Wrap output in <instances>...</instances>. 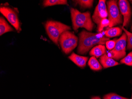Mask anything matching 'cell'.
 Masks as SVG:
<instances>
[{"label":"cell","instance_id":"1","mask_svg":"<svg viewBox=\"0 0 132 99\" xmlns=\"http://www.w3.org/2000/svg\"><path fill=\"white\" fill-rule=\"evenodd\" d=\"M104 33H94L83 30L79 34L78 53L86 54L94 46L97 44L104 45L110 39L104 35Z\"/></svg>","mask_w":132,"mask_h":99},{"label":"cell","instance_id":"2","mask_svg":"<svg viewBox=\"0 0 132 99\" xmlns=\"http://www.w3.org/2000/svg\"><path fill=\"white\" fill-rule=\"evenodd\" d=\"M70 11L72 28L75 31L79 28H84L90 32L93 30L95 25L92 22L89 12L81 13L73 8L70 9Z\"/></svg>","mask_w":132,"mask_h":99},{"label":"cell","instance_id":"3","mask_svg":"<svg viewBox=\"0 0 132 99\" xmlns=\"http://www.w3.org/2000/svg\"><path fill=\"white\" fill-rule=\"evenodd\" d=\"M45 29L47 35L51 40L59 46V39L62 33L71 29L70 27L59 21L49 20L45 24Z\"/></svg>","mask_w":132,"mask_h":99},{"label":"cell","instance_id":"4","mask_svg":"<svg viewBox=\"0 0 132 99\" xmlns=\"http://www.w3.org/2000/svg\"><path fill=\"white\" fill-rule=\"evenodd\" d=\"M0 12L15 28L17 32H20L21 31V24L18 16L19 11L18 9L10 6L9 4H1Z\"/></svg>","mask_w":132,"mask_h":99},{"label":"cell","instance_id":"5","mask_svg":"<svg viewBox=\"0 0 132 99\" xmlns=\"http://www.w3.org/2000/svg\"><path fill=\"white\" fill-rule=\"evenodd\" d=\"M59 41L62 50L66 54H68L77 47L78 38L74 33L67 31L61 34Z\"/></svg>","mask_w":132,"mask_h":99},{"label":"cell","instance_id":"6","mask_svg":"<svg viewBox=\"0 0 132 99\" xmlns=\"http://www.w3.org/2000/svg\"><path fill=\"white\" fill-rule=\"evenodd\" d=\"M108 13L110 22L109 28L123 23L122 16L119 8L118 6L117 1L110 0L107 2Z\"/></svg>","mask_w":132,"mask_h":99},{"label":"cell","instance_id":"7","mask_svg":"<svg viewBox=\"0 0 132 99\" xmlns=\"http://www.w3.org/2000/svg\"><path fill=\"white\" fill-rule=\"evenodd\" d=\"M127 38L126 34L123 33L120 37L117 39L114 48L107 54L108 56L117 60L123 58L126 55Z\"/></svg>","mask_w":132,"mask_h":99},{"label":"cell","instance_id":"8","mask_svg":"<svg viewBox=\"0 0 132 99\" xmlns=\"http://www.w3.org/2000/svg\"><path fill=\"white\" fill-rule=\"evenodd\" d=\"M105 0L99 1L97 5L96 6L92 16L93 22L97 25V27L100 25L102 20L106 18L108 16V10Z\"/></svg>","mask_w":132,"mask_h":99},{"label":"cell","instance_id":"9","mask_svg":"<svg viewBox=\"0 0 132 99\" xmlns=\"http://www.w3.org/2000/svg\"><path fill=\"white\" fill-rule=\"evenodd\" d=\"M118 6L121 14L123 17V27H127L130 22L132 14L129 1L127 0L119 1Z\"/></svg>","mask_w":132,"mask_h":99},{"label":"cell","instance_id":"10","mask_svg":"<svg viewBox=\"0 0 132 99\" xmlns=\"http://www.w3.org/2000/svg\"><path fill=\"white\" fill-rule=\"evenodd\" d=\"M69 58L74 62L77 66L81 68L86 67L87 62L88 59V57L81 56L72 53L69 57Z\"/></svg>","mask_w":132,"mask_h":99},{"label":"cell","instance_id":"11","mask_svg":"<svg viewBox=\"0 0 132 99\" xmlns=\"http://www.w3.org/2000/svg\"><path fill=\"white\" fill-rule=\"evenodd\" d=\"M100 63L104 68L113 67L119 65V63L114 59L108 56L107 54H105L101 56L100 59Z\"/></svg>","mask_w":132,"mask_h":99},{"label":"cell","instance_id":"12","mask_svg":"<svg viewBox=\"0 0 132 99\" xmlns=\"http://www.w3.org/2000/svg\"><path fill=\"white\" fill-rule=\"evenodd\" d=\"M106 49L105 46L102 44H98L92 49L89 52V54L96 58H98L106 54Z\"/></svg>","mask_w":132,"mask_h":99},{"label":"cell","instance_id":"13","mask_svg":"<svg viewBox=\"0 0 132 99\" xmlns=\"http://www.w3.org/2000/svg\"><path fill=\"white\" fill-rule=\"evenodd\" d=\"M14 29L8 24L2 16L0 18V35L9 32H13Z\"/></svg>","mask_w":132,"mask_h":99},{"label":"cell","instance_id":"14","mask_svg":"<svg viewBox=\"0 0 132 99\" xmlns=\"http://www.w3.org/2000/svg\"><path fill=\"white\" fill-rule=\"evenodd\" d=\"M106 37L112 38L120 35L122 33V30L119 27H113L104 32Z\"/></svg>","mask_w":132,"mask_h":99},{"label":"cell","instance_id":"15","mask_svg":"<svg viewBox=\"0 0 132 99\" xmlns=\"http://www.w3.org/2000/svg\"><path fill=\"white\" fill-rule=\"evenodd\" d=\"M88 65L92 70L96 71L101 70L103 68L95 56H92L90 58L88 61Z\"/></svg>","mask_w":132,"mask_h":99},{"label":"cell","instance_id":"16","mask_svg":"<svg viewBox=\"0 0 132 99\" xmlns=\"http://www.w3.org/2000/svg\"><path fill=\"white\" fill-rule=\"evenodd\" d=\"M44 7L57 5H66L69 6L67 0H45L43 3Z\"/></svg>","mask_w":132,"mask_h":99},{"label":"cell","instance_id":"17","mask_svg":"<svg viewBox=\"0 0 132 99\" xmlns=\"http://www.w3.org/2000/svg\"><path fill=\"white\" fill-rule=\"evenodd\" d=\"M76 4H78L81 8H90L92 7L94 1L93 0H78L73 1Z\"/></svg>","mask_w":132,"mask_h":99},{"label":"cell","instance_id":"18","mask_svg":"<svg viewBox=\"0 0 132 99\" xmlns=\"http://www.w3.org/2000/svg\"><path fill=\"white\" fill-rule=\"evenodd\" d=\"M122 29L124 31L125 33L127 35V48L130 50L132 49V33L128 32L124 27H122Z\"/></svg>","mask_w":132,"mask_h":99},{"label":"cell","instance_id":"19","mask_svg":"<svg viewBox=\"0 0 132 99\" xmlns=\"http://www.w3.org/2000/svg\"><path fill=\"white\" fill-rule=\"evenodd\" d=\"M120 63L129 66H132V52H130L126 57L121 59L120 60Z\"/></svg>","mask_w":132,"mask_h":99},{"label":"cell","instance_id":"20","mask_svg":"<svg viewBox=\"0 0 132 99\" xmlns=\"http://www.w3.org/2000/svg\"><path fill=\"white\" fill-rule=\"evenodd\" d=\"M103 99H129L123 97L119 96L114 93H110L105 95Z\"/></svg>","mask_w":132,"mask_h":99},{"label":"cell","instance_id":"21","mask_svg":"<svg viewBox=\"0 0 132 99\" xmlns=\"http://www.w3.org/2000/svg\"><path fill=\"white\" fill-rule=\"evenodd\" d=\"M109 24L110 22L109 19H107V18L104 19L101 21L100 25L97 27L98 32H101L104 27L109 26Z\"/></svg>","mask_w":132,"mask_h":99},{"label":"cell","instance_id":"22","mask_svg":"<svg viewBox=\"0 0 132 99\" xmlns=\"http://www.w3.org/2000/svg\"><path fill=\"white\" fill-rule=\"evenodd\" d=\"M117 39H114V40L108 41L106 42V47L109 50H112L114 48L116 44V42Z\"/></svg>","mask_w":132,"mask_h":99},{"label":"cell","instance_id":"23","mask_svg":"<svg viewBox=\"0 0 132 99\" xmlns=\"http://www.w3.org/2000/svg\"><path fill=\"white\" fill-rule=\"evenodd\" d=\"M91 99H101V98L98 96H94L91 97Z\"/></svg>","mask_w":132,"mask_h":99},{"label":"cell","instance_id":"24","mask_svg":"<svg viewBox=\"0 0 132 99\" xmlns=\"http://www.w3.org/2000/svg\"><path fill=\"white\" fill-rule=\"evenodd\" d=\"M130 30H131V32H132V25L131 26V28H130Z\"/></svg>","mask_w":132,"mask_h":99},{"label":"cell","instance_id":"25","mask_svg":"<svg viewBox=\"0 0 132 99\" xmlns=\"http://www.w3.org/2000/svg\"><path fill=\"white\" fill-rule=\"evenodd\" d=\"M130 99H132V96H131V98Z\"/></svg>","mask_w":132,"mask_h":99}]
</instances>
